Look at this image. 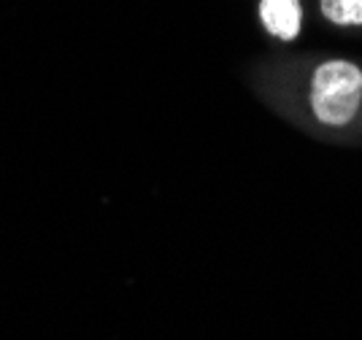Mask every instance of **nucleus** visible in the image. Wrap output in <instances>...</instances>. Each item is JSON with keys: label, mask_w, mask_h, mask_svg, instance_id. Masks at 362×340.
Segmentation results:
<instances>
[{"label": "nucleus", "mask_w": 362, "mask_h": 340, "mask_svg": "<svg viewBox=\"0 0 362 340\" xmlns=\"http://www.w3.org/2000/svg\"><path fill=\"white\" fill-rule=\"evenodd\" d=\"M259 16L271 35L281 41H295L303 25V6L300 0H262Z\"/></svg>", "instance_id": "2"}, {"label": "nucleus", "mask_w": 362, "mask_h": 340, "mask_svg": "<svg viewBox=\"0 0 362 340\" xmlns=\"http://www.w3.org/2000/svg\"><path fill=\"white\" fill-rule=\"evenodd\" d=\"M332 25H362V0H319Z\"/></svg>", "instance_id": "3"}, {"label": "nucleus", "mask_w": 362, "mask_h": 340, "mask_svg": "<svg viewBox=\"0 0 362 340\" xmlns=\"http://www.w3.org/2000/svg\"><path fill=\"white\" fill-rule=\"evenodd\" d=\"M362 103V71L354 62L332 59L319 65L311 78V111L322 124L344 127Z\"/></svg>", "instance_id": "1"}]
</instances>
